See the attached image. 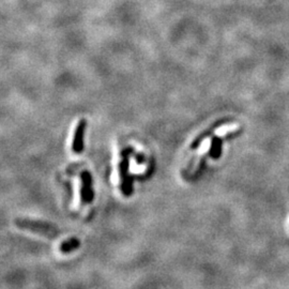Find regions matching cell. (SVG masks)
I'll use <instances>...</instances> for the list:
<instances>
[{
  "label": "cell",
  "instance_id": "5",
  "mask_svg": "<svg viewBox=\"0 0 289 289\" xmlns=\"http://www.w3.org/2000/svg\"><path fill=\"white\" fill-rule=\"evenodd\" d=\"M80 246V241L78 240L77 238H70L68 240L63 241L60 246H59V251L62 254H69L73 251L77 250L78 247Z\"/></svg>",
  "mask_w": 289,
  "mask_h": 289
},
{
  "label": "cell",
  "instance_id": "1",
  "mask_svg": "<svg viewBox=\"0 0 289 289\" xmlns=\"http://www.w3.org/2000/svg\"><path fill=\"white\" fill-rule=\"evenodd\" d=\"M15 225L21 229L29 230L35 234L43 235L47 238H55L59 235V230H58L54 225L48 224L45 222L41 221H32V220H26V219H16Z\"/></svg>",
  "mask_w": 289,
  "mask_h": 289
},
{
  "label": "cell",
  "instance_id": "3",
  "mask_svg": "<svg viewBox=\"0 0 289 289\" xmlns=\"http://www.w3.org/2000/svg\"><path fill=\"white\" fill-rule=\"evenodd\" d=\"M80 201L82 205H90L93 201L94 193L92 188V177L89 171H82L80 173Z\"/></svg>",
  "mask_w": 289,
  "mask_h": 289
},
{
  "label": "cell",
  "instance_id": "4",
  "mask_svg": "<svg viewBox=\"0 0 289 289\" xmlns=\"http://www.w3.org/2000/svg\"><path fill=\"white\" fill-rule=\"evenodd\" d=\"M87 127L86 120H80L77 123V127L74 132L73 136V143H72V150L74 153L79 154L84 150V136H85V130Z\"/></svg>",
  "mask_w": 289,
  "mask_h": 289
},
{
  "label": "cell",
  "instance_id": "2",
  "mask_svg": "<svg viewBox=\"0 0 289 289\" xmlns=\"http://www.w3.org/2000/svg\"><path fill=\"white\" fill-rule=\"evenodd\" d=\"M132 149H126L121 152V161L119 163V175L121 184V192L125 196H131L133 192V180H132L129 173V165H130V154Z\"/></svg>",
  "mask_w": 289,
  "mask_h": 289
}]
</instances>
